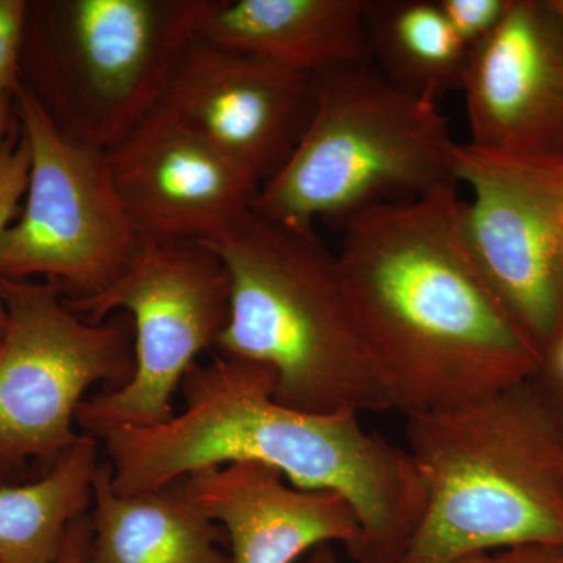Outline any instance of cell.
<instances>
[{"instance_id": "7c38bea8", "label": "cell", "mask_w": 563, "mask_h": 563, "mask_svg": "<svg viewBox=\"0 0 563 563\" xmlns=\"http://www.w3.org/2000/svg\"><path fill=\"white\" fill-rule=\"evenodd\" d=\"M143 243H210L252 211L261 181L155 109L106 152Z\"/></svg>"}, {"instance_id": "ffe728a7", "label": "cell", "mask_w": 563, "mask_h": 563, "mask_svg": "<svg viewBox=\"0 0 563 563\" xmlns=\"http://www.w3.org/2000/svg\"><path fill=\"white\" fill-rule=\"evenodd\" d=\"M444 16L463 46L477 49L499 27L510 0H439Z\"/></svg>"}, {"instance_id": "e0dca14e", "label": "cell", "mask_w": 563, "mask_h": 563, "mask_svg": "<svg viewBox=\"0 0 563 563\" xmlns=\"http://www.w3.org/2000/svg\"><path fill=\"white\" fill-rule=\"evenodd\" d=\"M365 27L374 68L396 87L435 103L462 90L472 52L439 0H368Z\"/></svg>"}, {"instance_id": "6da1fadb", "label": "cell", "mask_w": 563, "mask_h": 563, "mask_svg": "<svg viewBox=\"0 0 563 563\" xmlns=\"http://www.w3.org/2000/svg\"><path fill=\"white\" fill-rule=\"evenodd\" d=\"M336 258L393 410L431 412L542 373V350L468 250L457 185L362 214Z\"/></svg>"}, {"instance_id": "9a60e30c", "label": "cell", "mask_w": 563, "mask_h": 563, "mask_svg": "<svg viewBox=\"0 0 563 563\" xmlns=\"http://www.w3.org/2000/svg\"><path fill=\"white\" fill-rule=\"evenodd\" d=\"M368 0H203L196 35L298 73L372 63Z\"/></svg>"}, {"instance_id": "44dd1931", "label": "cell", "mask_w": 563, "mask_h": 563, "mask_svg": "<svg viewBox=\"0 0 563 563\" xmlns=\"http://www.w3.org/2000/svg\"><path fill=\"white\" fill-rule=\"evenodd\" d=\"M29 2L0 0V91L16 96Z\"/></svg>"}, {"instance_id": "2e32d148", "label": "cell", "mask_w": 563, "mask_h": 563, "mask_svg": "<svg viewBox=\"0 0 563 563\" xmlns=\"http://www.w3.org/2000/svg\"><path fill=\"white\" fill-rule=\"evenodd\" d=\"M90 550L85 563H232L220 526L199 510L185 481L120 495L101 462L92 488Z\"/></svg>"}, {"instance_id": "52a82bcc", "label": "cell", "mask_w": 563, "mask_h": 563, "mask_svg": "<svg viewBox=\"0 0 563 563\" xmlns=\"http://www.w3.org/2000/svg\"><path fill=\"white\" fill-rule=\"evenodd\" d=\"M7 325L0 339V476L52 466L79 442L77 409L95 384L120 388L135 372L131 317L90 322L51 282L0 277Z\"/></svg>"}, {"instance_id": "8992f818", "label": "cell", "mask_w": 563, "mask_h": 563, "mask_svg": "<svg viewBox=\"0 0 563 563\" xmlns=\"http://www.w3.org/2000/svg\"><path fill=\"white\" fill-rule=\"evenodd\" d=\"M202 3L29 2L21 85L63 135L107 152L157 109Z\"/></svg>"}, {"instance_id": "9c48e42d", "label": "cell", "mask_w": 563, "mask_h": 563, "mask_svg": "<svg viewBox=\"0 0 563 563\" xmlns=\"http://www.w3.org/2000/svg\"><path fill=\"white\" fill-rule=\"evenodd\" d=\"M14 114L31 147V169L20 217L0 240V277H41L69 301L101 295L144 246L106 152L63 135L22 85Z\"/></svg>"}, {"instance_id": "277c9868", "label": "cell", "mask_w": 563, "mask_h": 563, "mask_svg": "<svg viewBox=\"0 0 563 563\" xmlns=\"http://www.w3.org/2000/svg\"><path fill=\"white\" fill-rule=\"evenodd\" d=\"M207 246L231 277L214 351L272 369L274 399L303 412H388L390 396L357 321L339 258L313 231L251 211Z\"/></svg>"}, {"instance_id": "4fadbf2b", "label": "cell", "mask_w": 563, "mask_h": 563, "mask_svg": "<svg viewBox=\"0 0 563 563\" xmlns=\"http://www.w3.org/2000/svg\"><path fill=\"white\" fill-rule=\"evenodd\" d=\"M461 91L473 146L563 152V20L550 0H510L499 27L470 55Z\"/></svg>"}, {"instance_id": "7402d4cb", "label": "cell", "mask_w": 563, "mask_h": 563, "mask_svg": "<svg viewBox=\"0 0 563 563\" xmlns=\"http://www.w3.org/2000/svg\"><path fill=\"white\" fill-rule=\"evenodd\" d=\"M459 563H563V542L518 544L472 555Z\"/></svg>"}, {"instance_id": "5bb4252c", "label": "cell", "mask_w": 563, "mask_h": 563, "mask_svg": "<svg viewBox=\"0 0 563 563\" xmlns=\"http://www.w3.org/2000/svg\"><path fill=\"white\" fill-rule=\"evenodd\" d=\"M184 481L199 510L224 526L232 563H295L321 544L336 543L351 559L361 544V523L346 499L292 487L263 463L211 466Z\"/></svg>"}, {"instance_id": "3957f363", "label": "cell", "mask_w": 563, "mask_h": 563, "mask_svg": "<svg viewBox=\"0 0 563 563\" xmlns=\"http://www.w3.org/2000/svg\"><path fill=\"white\" fill-rule=\"evenodd\" d=\"M406 418L426 504L399 563L563 542V413L536 377Z\"/></svg>"}, {"instance_id": "ba28073f", "label": "cell", "mask_w": 563, "mask_h": 563, "mask_svg": "<svg viewBox=\"0 0 563 563\" xmlns=\"http://www.w3.org/2000/svg\"><path fill=\"white\" fill-rule=\"evenodd\" d=\"M66 299V298H65ZM66 303L90 322L131 317L135 372L128 384L85 399L76 424L101 439L110 429L152 428L174 417L185 374L211 350L231 309V277L202 243H144L135 261L101 295Z\"/></svg>"}, {"instance_id": "8fae6325", "label": "cell", "mask_w": 563, "mask_h": 563, "mask_svg": "<svg viewBox=\"0 0 563 563\" xmlns=\"http://www.w3.org/2000/svg\"><path fill=\"white\" fill-rule=\"evenodd\" d=\"M239 163L261 187L280 172L314 109L313 76L192 36L157 107Z\"/></svg>"}, {"instance_id": "7a4b0ae2", "label": "cell", "mask_w": 563, "mask_h": 563, "mask_svg": "<svg viewBox=\"0 0 563 563\" xmlns=\"http://www.w3.org/2000/svg\"><path fill=\"white\" fill-rule=\"evenodd\" d=\"M276 377L257 363L217 354L181 380L185 409L152 428L101 435L111 487L157 490L190 474L251 461L296 488L331 492L357 515L354 563H399L424 514L426 493L409 451L363 428L361 413L303 412L274 399Z\"/></svg>"}, {"instance_id": "484cf974", "label": "cell", "mask_w": 563, "mask_h": 563, "mask_svg": "<svg viewBox=\"0 0 563 563\" xmlns=\"http://www.w3.org/2000/svg\"><path fill=\"white\" fill-rule=\"evenodd\" d=\"M551 5L554 7V10L558 11L559 14H561V18L563 20V0H550Z\"/></svg>"}, {"instance_id": "603a6c76", "label": "cell", "mask_w": 563, "mask_h": 563, "mask_svg": "<svg viewBox=\"0 0 563 563\" xmlns=\"http://www.w3.org/2000/svg\"><path fill=\"white\" fill-rule=\"evenodd\" d=\"M91 525L90 517L77 518L70 525L68 536L55 563H85L87 562L88 550H90Z\"/></svg>"}, {"instance_id": "ac0fdd59", "label": "cell", "mask_w": 563, "mask_h": 563, "mask_svg": "<svg viewBox=\"0 0 563 563\" xmlns=\"http://www.w3.org/2000/svg\"><path fill=\"white\" fill-rule=\"evenodd\" d=\"M99 442L81 433L35 483L0 487V563H55L70 525L88 514Z\"/></svg>"}, {"instance_id": "d6986e66", "label": "cell", "mask_w": 563, "mask_h": 563, "mask_svg": "<svg viewBox=\"0 0 563 563\" xmlns=\"http://www.w3.org/2000/svg\"><path fill=\"white\" fill-rule=\"evenodd\" d=\"M29 169L31 147L18 125V131H11L0 144V240L20 211V203L27 190ZM5 325V306L0 296V339Z\"/></svg>"}, {"instance_id": "cb8c5ba5", "label": "cell", "mask_w": 563, "mask_h": 563, "mask_svg": "<svg viewBox=\"0 0 563 563\" xmlns=\"http://www.w3.org/2000/svg\"><path fill=\"white\" fill-rule=\"evenodd\" d=\"M16 120L14 114V95L0 91V144L10 135L11 121Z\"/></svg>"}, {"instance_id": "30bf717a", "label": "cell", "mask_w": 563, "mask_h": 563, "mask_svg": "<svg viewBox=\"0 0 563 563\" xmlns=\"http://www.w3.org/2000/svg\"><path fill=\"white\" fill-rule=\"evenodd\" d=\"M461 225L485 279L543 355L563 336V152L517 155L457 143Z\"/></svg>"}, {"instance_id": "5b68a950", "label": "cell", "mask_w": 563, "mask_h": 563, "mask_svg": "<svg viewBox=\"0 0 563 563\" xmlns=\"http://www.w3.org/2000/svg\"><path fill=\"white\" fill-rule=\"evenodd\" d=\"M313 85L312 118L291 157L255 196L257 217L343 232L368 211L457 185V143L439 103L396 87L373 63L322 70Z\"/></svg>"}, {"instance_id": "d4e9b609", "label": "cell", "mask_w": 563, "mask_h": 563, "mask_svg": "<svg viewBox=\"0 0 563 563\" xmlns=\"http://www.w3.org/2000/svg\"><path fill=\"white\" fill-rule=\"evenodd\" d=\"M303 563H344L336 553L335 544H321L307 554Z\"/></svg>"}]
</instances>
